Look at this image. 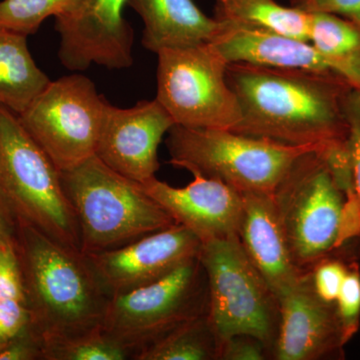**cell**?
<instances>
[{"mask_svg": "<svg viewBox=\"0 0 360 360\" xmlns=\"http://www.w3.org/2000/svg\"><path fill=\"white\" fill-rule=\"evenodd\" d=\"M226 79L238 98V134L326 153L349 146L354 89L333 71L229 63Z\"/></svg>", "mask_w": 360, "mask_h": 360, "instance_id": "6da1fadb", "label": "cell"}, {"mask_svg": "<svg viewBox=\"0 0 360 360\" xmlns=\"http://www.w3.org/2000/svg\"><path fill=\"white\" fill-rule=\"evenodd\" d=\"M13 243L35 335L44 340L101 326L110 295L86 255L20 220Z\"/></svg>", "mask_w": 360, "mask_h": 360, "instance_id": "7a4b0ae2", "label": "cell"}, {"mask_svg": "<svg viewBox=\"0 0 360 360\" xmlns=\"http://www.w3.org/2000/svg\"><path fill=\"white\" fill-rule=\"evenodd\" d=\"M75 217L84 255L112 250L176 224L142 187L96 155L60 172Z\"/></svg>", "mask_w": 360, "mask_h": 360, "instance_id": "3957f363", "label": "cell"}, {"mask_svg": "<svg viewBox=\"0 0 360 360\" xmlns=\"http://www.w3.org/2000/svg\"><path fill=\"white\" fill-rule=\"evenodd\" d=\"M0 194L16 220L80 251L79 229L60 172L26 132L18 115L2 105Z\"/></svg>", "mask_w": 360, "mask_h": 360, "instance_id": "277c9868", "label": "cell"}, {"mask_svg": "<svg viewBox=\"0 0 360 360\" xmlns=\"http://www.w3.org/2000/svg\"><path fill=\"white\" fill-rule=\"evenodd\" d=\"M167 146L170 165L193 176L219 180L239 193H274L296 158L316 150L231 129L176 124L168 131Z\"/></svg>", "mask_w": 360, "mask_h": 360, "instance_id": "5b68a950", "label": "cell"}, {"mask_svg": "<svg viewBox=\"0 0 360 360\" xmlns=\"http://www.w3.org/2000/svg\"><path fill=\"white\" fill-rule=\"evenodd\" d=\"M272 198L298 269L310 271L326 258H342L338 252L347 193L323 155L309 150L298 156Z\"/></svg>", "mask_w": 360, "mask_h": 360, "instance_id": "8992f818", "label": "cell"}, {"mask_svg": "<svg viewBox=\"0 0 360 360\" xmlns=\"http://www.w3.org/2000/svg\"><path fill=\"white\" fill-rule=\"evenodd\" d=\"M208 283V317L222 341L255 336L274 355L281 323L276 295L246 255L238 236L201 243L198 253Z\"/></svg>", "mask_w": 360, "mask_h": 360, "instance_id": "52a82bcc", "label": "cell"}, {"mask_svg": "<svg viewBox=\"0 0 360 360\" xmlns=\"http://www.w3.org/2000/svg\"><path fill=\"white\" fill-rule=\"evenodd\" d=\"M208 314V283L195 257L155 283L110 296L101 328L134 359L187 321Z\"/></svg>", "mask_w": 360, "mask_h": 360, "instance_id": "ba28073f", "label": "cell"}, {"mask_svg": "<svg viewBox=\"0 0 360 360\" xmlns=\"http://www.w3.org/2000/svg\"><path fill=\"white\" fill-rule=\"evenodd\" d=\"M156 99L175 124L191 129H233L240 108L226 79L229 63L212 44L158 53Z\"/></svg>", "mask_w": 360, "mask_h": 360, "instance_id": "9c48e42d", "label": "cell"}, {"mask_svg": "<svg viewBox=\"0 0 360 360\" xmlns=\"http://www.w3.org/2000/svg\"><path fill=\"white\" fill-rule=\"evenodd\" d=\"M108 101L84 75L49 84L18 116L26 132L59 172L96 155Z\"/></svg>", "mask_w": 360, "mask_h": 360, "instance_id": "30bf717a", "label": "cell"}, {"mask_svg": "<svg viewBox=\"0 0 360 360\" xmlns=\"http://www.w3.org/2000/svg\"><path fill=\"white\" fill-rule=\"evenodd\" d=\"M127 0H77L56 16L60 35L58 56L71 71L87 70L96 63L110 70L134 63V30L122 15Z\"/></svg>", "mask_w": 360, "mask_h": 360, "instance_id": "8fae6325", "label": "cell"}, {"mask_svg": "<svg viewBox=\"0 0 360 360\" xmlns=\"http://www.w3.org/2000/svg\"><path fill=\"white\" fill-rule=\"evenodd\" d=\"M200 248V238L176 224L122 248L85 255L110 297L160 281L198 257Z\"/></svg>", "mask_w": 360, "mask_h": 360, "instance_id": "7c38bea8", "label": "cell"}, {"mask_svg": "<svg viewBox=\"0 0 360 360\" xmlns=\"http://www.w3.org/2000/svg\"><path fill=\"white\" fill-rule=\"evenodd\" d=\"M174 125V118L156 98L130 108L108 103L96 155L118 174L144 184L155 177L158 148Z\"/></svg>", "mask_w": 360, "mask_h": 360, "instance_id": "4fadbf2b", "label": "cell"}, {"mask_svg": "<svg viewBox=\"0 0 360 360\" xmlns=\"http://www.w3.org/2000/svg\"><path fill=\"white\" fill-rule=\"evenodd\" d=\"M281 323L272 356L277 360L340 359L347 341L335 303L315 291L312 270L279 298Z\"/></svg>", "mask_w": 360, "mask_h": 360, "instance_id": "5bb4252c", "label": "cell"}, {"mask_svg": "<svg viewBox=\"0 0 360 360\" xmlns=\"http://www.w3.org/2000/svg\"><path fill=\"white\" fill-rule=\"evenodd\" d=\"M141 186L177 224L193 232L201 243L238 236L243 198L224 182L194 176L188 186L174 187L153 177Z\"/></svg>", "mask_w": 360, "mask_h": 360, "instance_id": "9a60e30c", "label": "cell"}, {"mask_svg": "<svg viewBox=\"0 0 360 360\" xmlns=\"http://www.w3.org/2000/svg\"><path fill=\"white\" fill-rule=\"evenodd\" d=\"M240 194L239 240L279 300L307 271L298 269L293 262L272 193Z\"/></svg>", "mask_w": 360, "mask_h": 360, "instance_id": "2e32d148", "label": "cell"}, {"mask_svg": "<svg viewBox=\"0 0 360 360\" xmlns=\"http://www.w3.org/2000/svg\"><path fill=\"white\" fill-rule=\"evenodd\" d=\"M221 22V30L210 44L229 63L333 71L310 42L262 28Z\"/></svg>", "mask_w": 360, "mask_h": 360, "instance_id": "e0dca14e", "label": "cell"}, {"mask_svg": "<svg viewBox=\"0 0 360 360\" xmlns=\"http://www.w3.org/2000/svg\"><path fill=\"white\" fill-rule=\"evenodd\" d=\"M127 4L143 21L142 45L156 54L210 44L222 28L221 21L206 16L193 0H127Z\"/></svg>", "mask_w": 360, "mask_h": 360, "instance_id": "ac0fdd59", "label": "cell"}, {"mask_svg": "<svg viewBox=\"0 0 360 360\" xmlns=\"http://www.w3.org/2000/svg\"><path fill=\"white\" fill-rule=\"evenodd\" d=\"M26 37L0 28V105L18 115L51 82L33 60Z\"/></svg>", "mask_w": 360, "mask_h": 360, "instance_id": "d6986e66", "label": "cell"}, {"mask_svg": "<svg viewBox=\"0 0 360 360\" xmlns=\"http://www.w3.org/2000/svg\"><path fill=\"white\" fill-rule=\"evenodd\" d=\"M309 13L310 44L331 70L360 91V23L333 13Z\"/></svg>", "mask_w": 360, "mask_h": 360, "instance_id": "ffe728a7", "label": "cell"}, {"mask_svg": "<svg viewBox=\"0 0 360 360\" xmlns=\"http://www.w3.org/2000/svg\"><path fill=\"white\" fill-rule=\"evenodd\" d=\"M214 18L309 42L310 13L276 0H217Z\"/></svg>", "mask_w": 360, "mask_h": 360, "instance_id": "44dd1931", "label": "cell"}, {"mask_svg": "<svg viewBox=\"0 0 360 360\" xmlns=\"http://www.w3.org/2000/svg\"><path fill=\"white\" fill-rule=\"evenodd\" d=\"M219 359V338L205 314L172 329L134 360Z\"/></svg>", "mask_w": 360, "mask_h": 360, "instance_id": "7402d4cb", "label": "cell"}, {"mask_svg": "<svg viewBox=\"0 0 360 360\" xmlns=\"http://www.w3.org/2000/svg\"><path fill=\"white\" fill-rule=\"evenodd\" d=\"M44 360H125L130 355L101 326L41 340Z\"/></svg>", "mask_w": 360, "mask_h": 360, "instance_id": "603a6c76", "label": "cell"}, {"mask_svg": "<svg viewBox=\"0 0 360 360\" xmlns=\"http://www.w3.org/2000/svg\"><path fill=\"white\" fill-rule=\"evenodd\" d=\"M77 0H2L0 1V28L33 34L49 16L60 15Z\"/></svg>", "mask_w": 360, "mask_h": 360, "instance_id": "cb8c5ba5", "label": "cell"}, {"mask_svg": "<svg viewBox=\"0 0 360 360\" xmlns=\"http://www.w3.org/2000/svg\"><path fill=\"white\" fill-rule=\"evenodd\" d=\"M335 305L347 343L359 331L360 326V272L354 260L350 262Z\"/></svg>", "mask_w": 360, "mask_h": 360, "instance_id": "d4e9b609", "label": "cell"}, {"mask_svg": "<svg viewBox=\"0 0 360 360\" xmlns=\"http://www.w3.org/2000/svg\"><path fill=\"white\" fill-rule=\"evenodd\" d=\"M350 262L347 264L343 258L331 257L315 265L312 269V281L315 291L322 300L335 303Z\"/></svg>", "mask_w": 360, "mask_h": 360, "instance_id": "484cf974", "label": "cell"}, {"mask_svg": "<svg viewBox=\"0 0 360 360\" xmlns=\"http://www.w3.org/2000/svg\"><path fill=\"white\" fill-rule=\"evenodd\" d=\"M7 298L26 302L13 239L0 241V300Z\"/></svg>", "mask_w": 360, "mask_h": 360, "instance_id": "4316f807", "label": "cell"}, {"mask_svg": "<svg viewBox=\"0 0 360 360\" xmlns=\"http://www.w3.org/2000/svg\"><path fill=\"white\" fill-rule=\"evenodd\" d=\"M30 326L26 302L14 298L0 300V350Z\"/></svg>", "mask_w": 360, "mask_h": 360, "instance_id": "83f0119b", "label": "cell"}, {"mask_svg": "<svg viewBox=\"0 0 360 360\" xmlns=\"http://www.w3.org/2000/svg\"><path fill=\"white\" fill-rule=\"evenodd\" d=\"M269 355L264 342L252 335L231 336L222 341L220 347V359L222 360H264Z\"/></svg>", "mask_w": 360, "mask_h": 360, "instance_id": "f1b7e54d", "label": "cell"}, {"mask_svg": "<svg viewBox=\"0 0 360 360\" xmlns=\"http://www.w3.org/2000/svg\"><path fill=\"white\" fill-rule=\"evenodd\" d=\"M291 6L307 13H326L360 23V0H291Z\"/></svg>", "mask_w": 360, "mask_h": 360, "instance_id": "f546056e", "label": "cell"}, {"mask_svg": "<svg viewBox=\"0 0 360 360\" xmlns=\"http://www.w3.org/2000/svg\"><path fill=\"white\" fill-rule=\"evenodd\" d=\"M0 360H44L41 338L28 326L0 350Z\"/></svg>", "mask_w": 360, "mask_h": 360, "instance_id": "4dcf8cb0", "label": "cell"}, {"mask_svg": "<svg viewBox=\"0 0 360 360\" xmlns=\"http://www.w3.org/2000/svg\"><path fill=\"white\" fill-rule=\"evenodd\" d=\"M350 131L349 146L352 153V172L355 191L360 201V91L354 90L350 101Z\"/></svg>", "mask_w": 360, "mask_h": 360, "instance_id": "1f68e13d", "label": "cell"}, {"mask_svg": "<svg viewBox=\"0 0 360 360\" xmlns=\"http://www.w3.org/2000/svg\"><path fill=\"white\" fill-rule=\"evenodd\" d=\"M15 229V217L0 194V241L13 239Z\"/></svg>", "mask_w": 360, "mask_h": 360, "instance_id": "d6a6232c", "label": "cell"}]
</instances>
